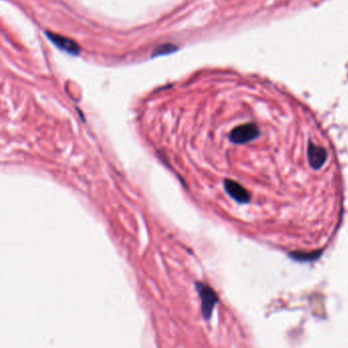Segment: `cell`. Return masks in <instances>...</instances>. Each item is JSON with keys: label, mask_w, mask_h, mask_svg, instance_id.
<instances>
[{"label": "cell", "mask_w": 348, "mask_h": 348, "mask_svg": "<svg viewBox=\"0 0 348 348\" xmlns=\"http://www.w3.org/2000/svg\"><path fill=\"white\" fill-rule=\"evenodd\" d=\"M224 186L227 193L239 203H247L250 199L249 192L241 185L233 180H225Z\"/></svg>", "instance_id": "3"}, {"label": "cell", "mask_w": 348, "mask_h": 348, "mask_svg": "<svg viewBox=\"0 0 348 348\" xmlns=\"http://www.w3.org/2000/svg\"><path fill=\"white\" fill-rule=\"evenodd\" d=\"M260 134L261 131L255 124H244L236 127L231 132L230 140L236 144H244L257 139Z\"/></svg>", "instance_id": "2"}, {"label": "cell", "mask_w": 348, "mask_h": 348, "mask_svg": "<svg viewBox=\"0 0 348 348\" xmlns=\"http://www.w3.org/2000/svg\"><path fill=\"white\" fill-rule=\"evenodd\" d=\"M308 156H309V162L310 165L316 169L319 170L321 169L325 162H326L328 158V153L326 149L315 145V144H310L309 145V150H308Z\"/></svg>", "instance_id": "5"}, {"label": "cell", "mask_w": 348, "mask_h": 348, "mask_svg": "<svg viewBox=\"0 0 348 348\" xmlns=\"http://www.w3.org/2000/svg\"><path fill=\"white\" fill-rule=\"evenodd\" d=\"M195 288L200 297L202 316L206 321H208L212 318L216 305L219 303V296L212 287L206 284L195 282Z\"/></svg>", "instance_id": "1"}, {"label": "cell", "mask_w": 348, "mask_h": 348, "mask_svg": "<svg viewBox=\"0 0 348 348\" xmlns=\"http://www.w3.org/2000/svg\"><path fill=\"white\" fill-rule=\"evenodd\" d=\"M321 251L319 252H312V253H305V252H292L290 255L293 260L299 261V262H309V261H314L317 260L321 255Z\"/></svg>", "instance_id": "6"}, {"label": "cell", "mask_w": 348, "mask_h": 348, "mask_svg": "<svg viewBox=\"0 0 348 348\" xmlns=\"http://www.w3.org/2000/svg\"><path fill=\"white\" fill-rule=\"evenodd\" d=\"M46 35H47V37L51 40V42L54 45H56L58 48L62 49L63 51H65L69 54H75V55L79 54L80 47L75 41L68 39L66 37L60 36L58 34L50 33V32H46Z\"/></svg>", "instance_id": "4"}]
</instances>
